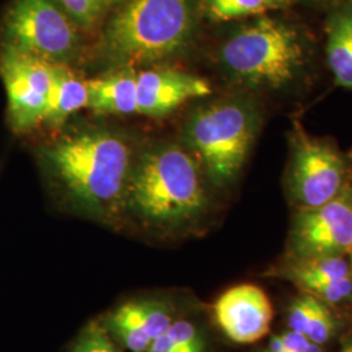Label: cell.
<instances>
[{"instance_id":"20","label":"cell","mask_w":352,"mask_h":352,"mask_svg":"<svg viewBox=\"0 0 352 352\" xmlns=\"http://www.w3.org/2000/svg\"><path fill=\"white\" fill-rule=\"evenodd\" d=\"M334 333V320L327 307L317 299L314 316L309 324L307 337L311 342L321 346L327 343Z\"/></svg>"},{"instance_id":"16","label":"cell","mask_w":352,"mask_h":352,"mask_svg":"<svg viewBox=\"0 0 352 352\" xmlns=\"http://www.w3.org/2000/svg\"><path fill=\"white\" fill-rule=\"evenodd\" d=\"M280 11L272 0H201V13L214 23L239 21Z\"/></svg>"},{"instance_id":"22","label":"cell","mask_w":352,"mask_h":352,"mask_svg":"<svg viewBox=\"0 0 352 352\" xmlns=\"http://www.w3.org/2000/svg\"><path fill=\"white\" fill-rule=\"evenodd\" d=\"M317 298L314 295H304L292 302L289 308V327L291 330L307 337L309 324L315 311Z\"/></svg>"},{"instance_id":"17","label":"cell","mask_w":352,"mask_h":352,"mask_svg":"<svg viewBox=\"0 0 352 352\" xmlns=\"http://www.w3.org/2000/svg\"><path fill=\"white\" fill-rule=\"evenodd\" d=\"M347 277H351L350 265L342 256L300 258L292 270V278L302 287Z\"/></svg>"},{"instance_id":"23","label":"cell","mask_w":352,"mask_h":352,"mask_svg":"<svg viewBox=\"0 0 352 352\" xmlns=\"http://www.w3.org/2000/svg\"><path fill=\"white\" fill-rule=\"evenodd\" d=\"M346 0H298V4H307L309 7H317V8H327V10H331L337 6H340V3H343Z\"/></svg>"},{"instance_id":"19","label":"cell","mask_w":352,"mask_h":352,"mask_svg":"<svg viewBox=\"0 0 352 352\" xmlns=\"http://www.w3.org/2000/svg\"><path fill=\"white\" fill-rule=\"evenodd\" d=\"M72 352H119L113 346L106 330L96 324L90 322L85 327L74 346Z\"/></svg>"},{"instance_id":"5","label":"cell","mask_w":352,"mask_h":352,"mask_svg":"<svg viewBox=\"0 0 352 352\" xmlns=\"http://www.w3.org/2000/svg\"><path fill=\"white\" fill-rule=\"evenodd\" d=\"M263 123L248 97H231L196 109L184 126V141L202 173L218 187L240 175Z\"/></svg>"},{"instance_id":"6","label":"cell","mask_w":352,"mask_h":352,"mask_svg":"<svg viewBox=\"0 0 352 352\" xmlns=\"http://www.w3.org/2000/svg\"><path fill=\"white\" fill-rule=\"evenodd\" d=\"M81 32L58 0H11L0 17V45L50 64L77 59Z\"/></svg>"},{"instance_id":"8","label":"cell","mask_w":352,"mask_h":352,"mask_svg":"<svg viewBox=\"0 0 352 352\" xmlns=\"http://www.w3.org/2000/svg\"><path fill=\"white\" fill-rule=\"evenodd\" d=\"M0 78L7 94V123L13 133L24 136L42 126L52 64L0 45Z\"/></svg>"},{"instance_id":"25","label":"cell","mask_w":352,"mask_h":352,"mask_svg":"<svg viewBox=\"0 0 352 352\" xmlns=\"http://www.w3.org/2000/svg\"><path fill=\"white\" fill-rule=\"evenodd\" d=\"M272 1L277 4V7L280 11H286L291 7H294L295 4H298V0H272Z\"/></svg>"},{"instance_id":"26","label":"cell","mask_w":352,"mask_h":352,"mask_svg":"<svg viewBox=\"0 0 352 352\" xmlns=\"http://www.w3.org/2000/svg\"><path fill=\"white\" fill-rule=\"evenodd\" d=\"M302 352H322V350H321V346L316 344L314 342H309V344Z\"/></svg>"},{"instance_id":"3","label":"cell","mask_w":352,"mask_h":352,"mask_svg":"<svg viewBox=\"0 0 352 352\" xmlns=\"http://www.w3.org/2000/svg\"><path fill=\"white\" fill-rule=\"evenodd\" d=\"M201 0H120L106 19L102 46L124 68L161 63L188 50Z\"/></svg>"},{"instance_id":"15","label":"cell","mask_w":352,"mask_h":352,"mask_svg":"<svg viewBox=\"0 0 352 352\" xmlns=\"http://www.w3.org/2000/svg\"><path fill=\"white\" fill-rule=\"evenodd\" d=\"M88 101L87 80L72 71L69 64H52L50 96L42 124L51 128L62 126L68 116L87 109Z\"/></svg>"},{"instance_id":"18","label":"cell","mask_w":352,"mask_h":352,"mask_svg":"<svg viewBox=\"0 0 352 352\" xmlns=\"http://www.w3.org/2000/svg\"><path fill=\"white\" fill-rule=\"evenodd\" d=\"M82 32L94 30L106 21L120 0H58Z\"/></svg>"},{"instance_id":"29","label":"cell","mask_w":352,"mask_h":352,"mask_svg":"<svg viewBox=\"0 0 352 352\" xmlns=\"http://www.w3.org/2000/svg\"><path fill=\"white\" fill-rule=\"evenodd\" d=\"M351 251H352V250H351Z\"/></svg>"},{"instance_id":"13","label":"cell","mask_w":352,"mask_h":352,"mask_svg":"<svg viewBox=\"0 0 352 352\" xmlns=\"http://www.w3.org/2000/svg\"><path fill=\"white\" fill-rule=\"evenodd\" d=\"M88 107L101 115L138 113V72L123 68L113 74L87 80Z\"/></svg>"},{"instance_id":"27","label":"cell","mask_w":352,"mask_h":352,"mask_svg":"<svg viewBox=\"0 0 352 352\" xmlns=\"http://www.w3.org/2000/svg\"><path fill=\"white\" fill-rule=\"evenodd\" d=\"M342 352H352V343L351 344H349V346H347V347H346V349H344Z\"/></svg>"},{"instance_id":"10","label":"cell","mask_w":352,"mask_h":352,"mask_svg":"<svg viewBox=\"0 0 352 352\" xmlns=\"http://www.w3.org/2000/svg\"><path fill=\"white\" fill-rule=\"evenodd\" d=\"M214 316L228 340L251 344L269 333L274 309L264 289L243 283L227 289L217 299Z\"/></svg>"},{"instance_id":"24","label":"cell","mask_w":352,"mask_h":352,"mask_svg":"<svg viewBox=\"0 0 352 352\" xmlns=\"http://www.w3.org/2000/svg\"><path fill=\"white\" fill-rule=\"evenodd\" d=\"M267 352H285V346H283V340L280 336H276L272 338Z\"/></svg>"},{"instance_id":"7","label":"cell","mask_w":352,"mask_h":352,"mask_svg":"<svg viewBox=\"0 0 352 352\" xmlns=\"http://www.w3.org/2000/svg\"><path fill=\"white\" fill-rule=\"evenodd\" d=\"M347 160L333 142L309 135L300 122L289 132L286 184L300 209H312L334 200L344 189Z\"/></svg>"},{"instance_id":"21","label":"cell","mask_w":352,"mask_h":352,"mask_svg":"<svg viewBox=\"0 0 352 352\" xmlns=\"http://www.w3.org/2000/svg\"><path fill=\"white\" fill-rule=\"evenodd\" d=\"M304 289H308L309 294L314 295L317 299H322L325 302L336 304L351 295L352 279L351 277L342 278L337 280L309 285Z\"/></svg>"},{"instance_id":"14","label":"cell","mask_w":352,"mask_h":352,"mask_svg":"<svg viewBox=\"0 0 352 352\" xmlns=\"http://www.w3.org/2000/svg\"><path fill=\"white\" fill-rule=\"evenodd\" d=\"M325 34L329 69L340 87L352 90V0L329 11Z\"/></svg>"},{"instance_id":"11","label":"cell","mask_w":352,"mask_h":352,"mask_svg":"<svg viewBox=\"0 0 352 352\" xmlns=\"http://www.w3.org/2000/svg\"><path fill=\"white\" fill-rule=\"evenodd\" d=\"M212 94L210 84L199 76L175 69L138 72V113L161 118L186 102Z\"/></svg>"},{"instance_id":"2","label":"cell","mask_w":352,"mask_h":352,"mask_svg":"<svg viewBox=\"0 0 352 352\" xmlns=\"http://www.w3.org/2000/svg\"><path fill=\"white\" fill-rule=\"evenodd\" d=\"M278 12L247 19L219 47L218 60L223 72L244 88L286 91L299 84L311 68V34L300 23Z\"/></svg>"},{"instance_id":"12","label":"cell","mask_w":352,"mask_h":352,"mask_svg":"<svg viewBox=\"0 0 352 352\" xmlns=\"http://www.w3.org/2000/svg\"><path fill=\"white\" fill-rule=\"evenodd\" d=\"M174 322L173 311L162 300H131L119 305L106 327L131 352H146Z\"/></svg>"},{"instance_id":"1","label":"cell","mask_w":352,"mask_h":352,"mask_svg":"<svg viewBox=\"0 0 352 352\" xmlns=\"http://www.w3.org/2000/svg\"><path fill=\"white\" fill-rule=\"evenodd\" d=\"M39 157L81 210L111 221L126 209L133 158L119 135L104 129L75 132L42 148Z\"/></svg>"},{"instance_id":"9","label":"cell","mask_w":352,"mask_h":352,"mask_svg":"<svg viewBox=\"0 0 352 352\" xmlns=\"http://www.w3.org/2000/svg\"><path fill=\"white\" fill-rule=\"evenodd\" d=\"M291 247L299 258L342 256L351 251V192L343 189L331 201L300 209L291 230Z\"/></svg>"},{"instance_id":"28","label":"cell","mask_w":352,"mask_h":352,"mask_svg":"<svg viewBox=\"0 0 352 352\" xmlns=\"http://www.w3.org/2000/svg\"><path fill=\"white\" fill-rule=\"evenodd\" d=\"M349 160H350V161H352V149L351 151H350V153H349Z\"/></svg>"},{"instance_id":"4","label":"cell","mask_w":352,"mask_h":352,"mask_svg":"<svg viewBox=\"0 0 352 352\" xmlns=\"http://www.w3.org/2000/svg\"><path fill=\"white\" fill-rule=\"evenodd\" d=\"M208 204L202 170L190 151L158 145L133 162L126 208L151 226H184L201 215Z\"/></svg>"}]
</instances>
